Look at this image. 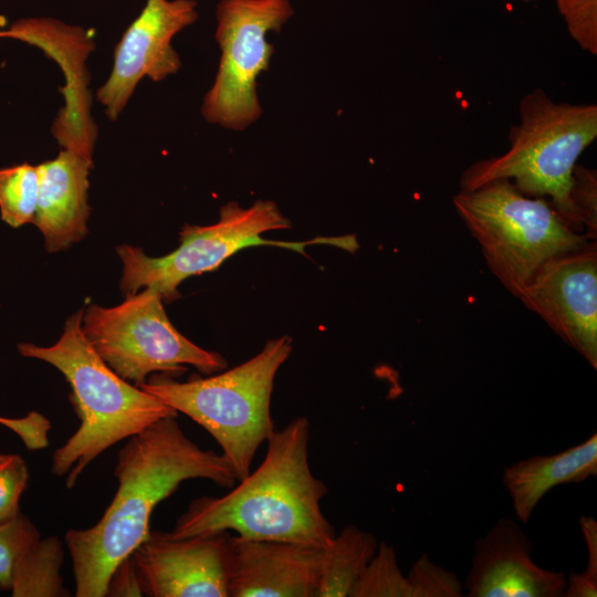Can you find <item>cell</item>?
I'll use <instances>...</instances> for the list:
<instances>
[{
  "instance_id": "cell-8",
  "label": "cell",
  "mask_w": 597,
  "mask_h": 597,
  "mask_svg": "<svg viewBox=\"0 0 597 597\" xmlns=\"http://www.w3.org/2000/svg\"><path fill=\"white\" fill-rule=\"evenodd\" d=\"M163 301L158 291L145 287L113 307L91 305L83 311L82 331L102 359L136 386L158 371L178 376L186 365L203 374L226 369L219 353L199 347L176 329Z\"/></svg>"
},
{
  "instance_id": "cell-20",
  "label": "cell",
  "mask_w": 597,
  "mask_h": 597,
  "mask_svg": "<svg viewBox=\"0 0 597 597\" xmlns=\"http://www.w3.org/2000/svg\"><path fill=\"white\" fill-rule=\"evenodd\" d=\"M39 198L36 165L28 163L0 168V216L11 228L32 222Z\"/></svg>"
},
{
  "instance_id": "cell-27",
  "label": "cell",
  "mask_w": 597,
  "mask_h": 597,
  "mask_svg": "<svg viewBox=\"0 0 597 597\" xmlns=\"http://www.w3.org/2000/svg\"><path fill=\"white\" fill-rule=\"evenodd\" d=\"M584 541L587 546L588 562L586 569L580 574H570L564 591L566 597H596L597 596V522L590 516L579 520Z\"/></svg>"
},
{
  "instance_id": "cell-29",
  "label": "cell",
  "mask_w": 597,
  "mask_h": 597,
  "mask_svg": "<svg viewBox=\"0 0 597 597\" xmlns=\"http://www.w3.org/2000/svg\"><path fill=\"white\" fill-rule=\"evenodd\" d=\"M7 423H8V418H4V417L0 416V425L6 426Z\"/></svg>"
},
{
  "instance_id": "cell-21",
  "label": "cell",
  "mask_w": 597,
  "mask_h": 597,
  "mask_svg": "<svg viewBox=\"0 0 597 597\" xmlns=\"http://www.w3.org/2000/svg\"><path fill=\"white\" fill-rule=\"evenodd\" d=\"M350 597H412L407 576L398 566L395 549L385 542L359 576Z\"/></svg>"
},
{
  "instance_id": "cell-25",
  "label": "cell",
  "mask_w": 597,
  "mask_h": 597,
  "mask_svg": "<svg viewBox=\"0 0 597 597\" xmlns=\"http://www.w3.org/2000/svg\"><path fill=\"white\" fill-rule=\"evenodd\" d=\"M570 201L578 230L596 239L597 176L595 170L575 166Z\"/></svg>"
},
{
  "instance_id": "cell-26",
  "label": "cell",
  "mask_w": 597,
  "mask_h": 597,
  "mask_svg": "<svg viewBox=\"0 0 597 597\" xmlns=\"http://www.w3.org/2000/svg\"><path fill=\"white\" fill-rule=\"evenodd\" d=\"M29 471L22 457L0 453V522L9 521L20 512V499L28 485Z\"/></svg>"
},
{
  "instance_id": "cell-3",
  "label": "cell",
  "mask_w": 597,
  "mask_h": 597,
  "mask_svg": "<svg viewBox=\"0 0 597 597\" xmlns=\"http://www.w3.org/2000/svg\"><path fill=\"white\" fill-rule=\"evenodd\" d=\"M83 308L71 315L61 337L51 346L19 343L20 355L59 369L72 388L71 400L81 421L57 448L51 472L65 476L72 489L86 467L115 443L178 412L115 373L96 353L82 331Z\"/></svg>"
},
{
  "instance_id": "cell-15",
  "label": "cell",
  "mask_w": 597,
  "mask_h": 597,
  "mask_svg": "<svg viewBox=\"0 0 597 597\" xmlns=\"http://www.w3.org/2000/svg\"><path fill=\"white\" fill-rule=\"evenodd\" d=\"M322 549L232 536L229 597H316Z\"/></svg>"
},
{
  "instance_id": "cell-1",
  "label": "cell",
  "mask_w": 597,
  "mask_h": 597,
  "mask_svg": "<svg viewBox=\"0 0 597 597\" xmlns=\"http://www.w3.org/2000/svg\"><path fill=\"white\" fill-rule=\"evenodd\" d=\"M167 416L128 438L117 454V491L100 521L69 530L76 597H105L115 568L143 543L159 502L189 479H207L232 488L235 474L222 453L203 450Z\"/></svg>"
},
{
  "instance_id": "cell-18",
  "label": "cell",
  "mask_w": 597,
  "mask_h": 597,
  "mask_svg": "<svg viewBox=\"0 0 597 597\" xmlns=\"http://www.w3.org/2000/svg\"><path fill=\"white\" fill-rule=\"evenodd\" d=\"M378 541L356 525H346L332 543L322 549L316 597H347L375 555Z\"/></svg>"
},
{
  "instance_id": "cell-17",
  "label": "cell",
  "mask_w": 597,
  "mask_h": 597,
  "mask_svg": "<svg viewBox=\"0 0 597 597\" xmlns=\"http://www.w3.org/2000/svg\"><path fill=\"white\" fill-rule=\"evenodd\" d=\"M597 474V434L551 455H535L505 468L502 482L516 519L527 523L543 496L553 488L578 483Z\"/></svg>"
},
{
  "instance_id": "cell-5",
  "label": "cell",
  "mask_w": 597,
  "mask_h": 597,
  "mask_svg": "<svg viewBox=\"0 0 597 597\" xmlns=\"http://www.w3.org/2000/svg\"><path fill=\"white\" fill-rule=\"evenodd\" d=\"M291 352L292 339L281 336L254 357L217 375L178 381L160 374L138 387L203 427L240 481L250 473L260 444L275 430L270 411L273 384Z\"/></svg>"
},
{
  "instance_id": "cell-2",
  "label": "cell",
  "mask_w": 597,
  "mask_h": 597,
  "mask_svg": "<svg viewBox=\"0 0 597 597\" xmlns=\"http://www.w3.org/2000/svg\"><path fill=\"white\" fill-rule=\"evenodd\" d=\"M308 441L305 417L274 430L253 472L222 496L193 500L169 534L182 538L234 531L243 538L327 547L336 532L320 506L327 486L311 471Z\"/></svg>"
},
{
  "instance_id": "cell-19",
  "label": "cell",
  "mask_w": 597,
  "mask_h": 597,
  "mask_svg": "<svg viewBox=\"0 0 597 597\" xmlns=\"http://www.w3.org/2000/svg\"><path fill=\"white\" fill-rule=\"evenodd\" d=\"M63 556L62 544L57 537H41L17 566L11 596H70L60 574Z\"/></svg>"
},
{
  "instance_id": "cell-14",
  "label": "cell",
  "mask_w": 597,
  "mask_h": 597,
  "mask_svg": "<svg viewBox=\"0 0 597 597\" xmlns=\"http://www.w3.org/2000/svg\"><path fill=\"white\" fill-rule=\"evenodd\" d=\"M533 544L510 517L498 520L475 541L472 566L464 587L470 597H561L567 584L564 572L538 566Z\"/></svg>"
},
{
  "instance_id": "cell-24",
  "label": "cell",
  "mask_w": 597,
  "mask_h": 597,
  "mask_svg": "<svg viewBox=\"0 0 597 597\" xmlns=\"http://www.w3.org/2000/svg\"><path fill=\"white\" fill-rule=\"evenodd\" d=\"M567 31L578 46L597 54V0H556Z\"/></svg>"
},
{
  "instance_id": "cell-7",
  "label": "cell",
  "mask_w": 597,
  "mask_h": 597,
  "mask_svg": "<svg viewBox=\"0 0 597 597\" xmlns=\"http://www.w3.org/2000/svg\"><path fill=\"white\" fill-rule=\"evenodd\" d=\"M290 227V220L274 201L258 200L248 208L235 201L228 202L221 207L216 223L182 227L179 247L164 256H148L138 247H117L123 262L121 291L128 295L142 287H151L161 294L164 301H171L178 296L177 287L184 280L216 270L228 258L249 247H277L303 255L304 249L315 243H328L349 252L359 248L355 235L317 238L303 242L261 238L265 232Z\"/></svg>"
},
{
  "instance_id": "cell-13",
  "label": "cell",
  "mask_w": 597,
  "mask_h": 597,
  "mask_svg": "<svg viewBox=\"0 0 597 597\" xmlns=\"http://www.w3.org/2000/svg\"><path fill=\"white\" fill-rule=\"evenodd\" d=\"M0 35L35 45L61 65L65 105L52 133L62 148L93 155L97 129L90 112L85 60L95 45L87 32L52 18H23L0 30Z\"/></svg>"
},
{
  "instance_id": "cell-12",
  "label": "cell",
  "mask_w": 597,
  "mask_h": 597,
  "mask_svg": "<svg viewBox=\"0 0 597 597\" xmlns=\"http://www.w3.org/2000/svg\"><path fill=\"white\" fill-rule=\"evenodd\" d=\"M231 540L228 531L182 538L150 531L130 554L142 595L229 597Z\"/></svg>"
},
{
  "instance_id": "cell-22",
  "label": "cell",
  "mask_w": 597,
  "mask_h": 597,
  "mask_svg": "<svg viewBox=\"0 0 597 597\" xmlns=\"http://www.w3.org/2000/svg\"><path fill=\"white\" fill-rule=\"evenodd\" d=\"M40 538L38 528L22 513L0 522V590H11L17 566Z\"/></svg>"
},
{
  "instance_id": "cell-6",
  "label": "cell",
  "mask_w": 597,
  "mask_h": 597,
  "mask_svg": "<svg viewBox=\"0 0 597 597\" xmlns=\"http://www.w3.org/2000/svg\"><path fill=\"white\" fill-rule=\"evenodd\" d=\"M452 205L491 273L516 298L545 262L593 240L574 230L549 201L524 195L506 179L460 189Z\"/></svg>"
},
{
  "instance_id": "cell-4",
  "label": "cell",
  "mask_w": 597,
  "mask_h": 597,
  "mask_svg": "<svg viewBox=\"0 0 597 597\" xmlns=\"http://www.w3.org/2000/svg\"><path fill=\"white\" fill-rule=\"evenodd\" d=\"M519 119L510 129L507 150L470 165L460 177V189L510 180L524 195L548 197L557 213L580 232L570 190L579 156L597 138V105L556 102L535 88L520 101Z\"/></svg>"
},
{
  "instance_id": "cell-16",
  "label": "cell",
  "mask_w": 597,
  "mask_h": 597,
  "mask_svg": "<svg viewBox=\"0 0 597 597\" xmlns=\"http://www.w3.org/2000/svg\"><path fill=\"white\" fill-rule=\"evenodd\" d=\"M36 167L39 198L33 223L42 233L46 250L61 251L86 235L93 155L62 148L55 158Z\"/></svg>"
},
{
  "instance_id": "cell-9",
  "label": "cell",
  "mask_w": 597,
  "mask_h": 597,
  "mask_svg": "<svg viewBox=\"0 0 597 597\" xmlns=\"http://www.w3.org/2000/svg\"><path fill=\"white\" fill-rule=\"evenodd\" d=\"M294 12L291 0H219L214 39L221 55L201 106L207 122L242 130L259 119L256 78L274 52L266 35L281 31Z\"/></svg>"
},
{
  "instance_id": "cell-11",
  "label": "cell",
  "mask_w": 597,
  "mask_h": 597,
  "mask_svg": "<svg viewBox=\"0 0 597 597\" xmlns=\"http://www.w3.org/2000/svg\"><path fill=\"white\" fill-rule=\"evenodd\" d=\"M195 0H146L115 46L112 71L96 92L111 121L117 119L143 77L159 82L181 66L172 38L198 19Z\"/></svg>"
},
{
  "instance_id": "cell-10",
  "label": "cell",
  "mask_w": 597,
  "mask_h": 597,
  "mask_svg": "<svg viewBox=\"0 0 597 597\" xmlns=\"http://www.w3.org/2000/svg\"><path fill=\"white\" fill-rule=\"evenodd\" d=\"M517 298L597 369V245L545 262Z\"/></svg>"
},
{
  "instance_id": "cell-23",
  "label": "cell",
  "mask_w": 597,
  "mask_h": 597,
  "mask_svg": "<svg viewBox=\"0 0 597 597\" xmlns=\"http://www.w3.org/2000/svg\"><path fill=\"white\" fill-rule=\"evenodd\" d=\"M412 597H459L462 584L457 575L434 564L427 555L420 556L407 575Z\"/></svg>"
},
{
  "instance_id": "cell-28",
  "label": "cell",
  "mask_w": 597,
  "mask_h": 597,
  "mask_svg": "<svg viewBox=\"0 0 597 597\" xmlns=\"http://www.w3.org/2000/svg\"><path fill=\"white\" fill-rule=\"evenodd\" d=\"M106 596H143L130 556L124 559L113 572Z\"/></svg>"
}]
</instances>
